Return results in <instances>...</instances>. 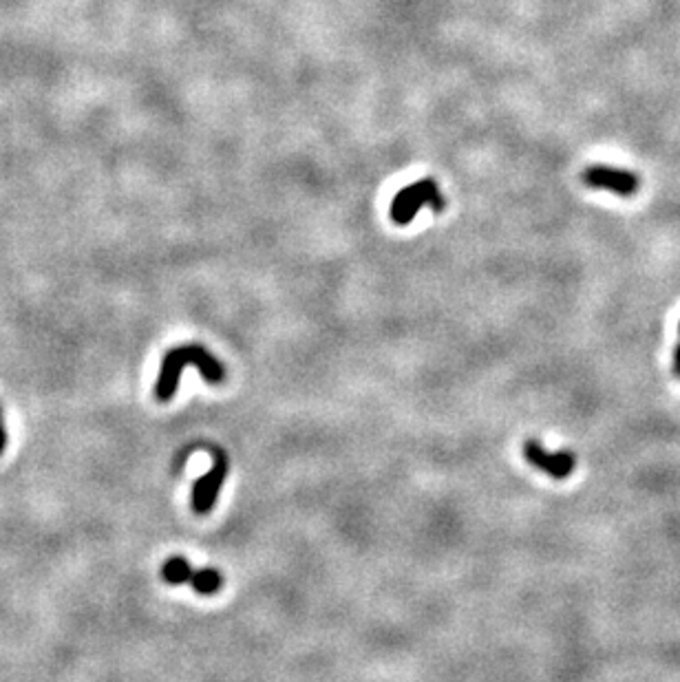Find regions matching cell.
Returning a JSON list of instances; mask_svg holds the SVG:
<instances>
[{"label":"cell","instance_id":"6da1fadb","mask_svg":"<svg viewBox=\"0 0 680 682\" xmlns=\"http://www.w3.org/2000/svg\"><path fill=\"white\" fill-rule=\"evenodd\" d=\"M188 365H193L201 371L212 385H217L223 378H226V369H223L221 362L210 354L206 347L201 345H184V347H173L168 351L162 360V369H159L157 385H155V396L159 402H168L177 393L179 378H182L184 369Z\"/></svg>","mask_w":680,"mask_h":682},{"label":"cell","instance_id":"7a4b0ae2","mask_svg":"<svg viewBox=\"0 0 680 682\" xmlns=\"http://www.w3.org/2000/svg\"><path fill=\"white\" fill-rule=\"evenodd\" d=\"M446 206V199L440 193V186L433 179H420L416 184L405 186L400 193L393 197L389 215L398 226H407L418 217L422 208H431L435 212H442Z\"/></svg>","mask_w":680,"mask_h":682},{"label":"cell","instance_id":"3957f363","mask_svg":"<svg viewBox=\"0 0 680 682\" xmlns=\"http://www.w3.org/2000/svg\"><path fill=\"white\" fill-rule=\"evenodd\" d=\"M583 184L597 190H610L619 197H634L641 188V179L632 170L594 164L583 170Z\"/></svg>","mask_w":680,"mask_h":682},{"label":"cell","instance_id":"277c9868","mask_svg":"<svg viewBox=\"0 0 680 682\" xmlns=\"http://www.w3.org/2000/svg\"><path fill=\"white\" fill-rule=\"evenodd\" d=\"M226 475H228V460H226V455L217 451L215 464H212L210 471L204 477H199L193 486V510L197 515L210 513L212 506H215L217 502L223 482H226Z\"/></svg>","mask_w":680,"mask_h":682},{"label":"cell","instance_id":"5b68a950","mask_svg":"<svg viewBox=\"0 0 680 682\" xmlns=\"http://www.w3.org/2000/svg\"><path fill=\"white\" fill-rule=\"evenodd\" d=\"M524 457L528 464H533L539 471H544L552 479H566L572 475L577 466V457L570 451H557L550 453L544 446L535 440H528L524 444Z\"/></svg>","mask_w":680,"mask_h":682},{"label":"cell","instance_id":"8992f818","mask_svg":"<svg viewBox=\"0 0 680 682\" xmlns=\"http://www.w3.org/2000/svg\"><path fill=\"white\" fill-rule=\"evenodd\" d=\"M162 579L170 585L190 583V579H193V568H190V563L184 557H170L162 568Z\"/></svg>","mask_w":680,"mask_h":682},{"label":"cell","instance_id":"52a82bcc","mask_svg":"<svg viewBox=\"0 0 680 682\" xmlns=\"http://www.w3.org/2000/svg\"><path fill=\"white\" fill-rule=\"evenodd\" d=\"M190 585H193L195 592H199V594H215L217 590H221L223 577H221V572L212 570V568L197 570V572H193Z\"/></svg>","mask_w":680,"mask_h":682},{"label":"cell","instance_id":"ba28073f","mask_svg":"<svg viewBox=\"0 0 680 682\" xmlns=\"http://www.w3.org/2000/svg\"><path fill=\"white\" fill-rule=\"evenodd\" d=\"M7 449V426L3 420V409H0V455Z\"/></svg>","mask_w":680,"mask_h":682},{"label":"cell","instance_id":"9c48e42d","mask_svg":"<svg viewBox=\"0 0 680 682\" xmlns=\"http://www.w3.org/2000/svg\"><path fill=\"white\" fill-rule=\"evenodd\" d=\"M676 367H680V343L676 345V349H674V369Z\"/></svg>","mask_w":680,"mask_h":682},{"label":"cell","instance_id":"30bf717a","mask_svg":"<svg viewBox=\"0 0 680 682\" xmlns=\"http://www.w3.org/2000/svg\"><path fill=\"white\" fill-rule=\"evenodd\" d=\"M674 374L680 378V367H676V369H674Z\"/></svg>","mask_w":680,"mask_h":682},{"label":"cell","instance_id":"8fae6325","mask_svg":"<svg viewBox=\"0 0 680 682\" xmlns=\"http://www.w3.org/2000/svg\"><path fill=\"white\" fill-rule=\"evenodd\" d=\"M678 332H680V323H678Z\"/></svg>","mask_w":680,"mask_h":682}]
</instances>
